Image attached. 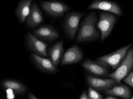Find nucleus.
Wrapping results in <instances>:
<instances>
[{
	"label": "nucleus",
	"mask_w": 133,
	"mask_h": 99,
	"mask_svg": "<svg viewBox=\"0 0 133 99\" xmlns=\"http://www.w3.org/2000/svg\"><path fill=\"white\" fill-rule=\"evenodd\" d=\"M97 20V18L94 13H90L85 17L78 32L77 42L90 41L98 38L99 33L95 28Z\"/></svg>",
	"instance_id": "obj_1"
},
{
	"label": "nucleus",
	"mask_w": 133,
	"mask_h": 99,
	"mask_svg": "<svg viewBox=\"0 0 133 99\" xmlns=\"http://www.w3.org/2000/svg\"><path fill=\"white\" fill-rule=\"evenodd\" d=\"M133 68V49H129L126 57L120 64L117 70L106 77H110L116 81L119 84L122 80L127 75Z\"/></svg>",
	"instance_id": "obj_2"
},
{
	"label": "nucleus",
	"mask_w": 133,
	"mask_h": 99,
	"mask_svg": "<svg viewBox=\"0 0 133 99\" xmlns=\"http://www.w3.org/2000/svg\"><path fill=\"white\" fill-rule=\"evenodd\" d=\"M132 45L130 44L112 53L102 56L98 59V61L110 66L113 70L117 69L125 58L127 50Z\"/></svg>",
	"instance_id": "obj_3"
},
{
	"label": "nucleus",
	"mask_w": 133,
	"mask_h": 99,
	"mask_svg": "<svg viewBox=\"0 0 133 99\" xmlns=\"http://www.w3.org/2000/svg\"><path fill=\"white\" fill-rule=\"evenodd\" d=\"M39 4L43 9L48 14L53 17H58L62 16L66 12L70 10L68 5L61 1H39Z\"/></svg>",
	"instance_id": "obj_4"
},
{
	"label": "nucleus",
	"mask_w": 133,
	"mask_h": 99,
	"mask_svg": "<svg viewBox=\"0 0 133 99\" xmlns=\"http://www.w3.org/2000/svg\"><path fill=\"white\" fill-rule=\"evenodd\" d=\"M100 19L96 24V27L101 33V41L104 40L110 34L115 22L116 18L110 13L102 12Z\"/></svg>",
	"instance_id": "obj_5"
},
{
	"label": "nucleus",
	"mask_w": 133,
	"mask_h": 99,
	"mask_svg": "<svg viewBox=\"0 0 133 99\" xmlns=\"http://www.w3.org/2000/svg\"><path fill=\"white\" fill-rule=\"evenodd\" d=\"M84 15L82 12H73L66 16L65 20V29L70 39L74 40L75 33L78 29L79 23L81 18Z\"/></svg>",
	"instance_id": "obj_6"
},
{
	"label": "nucleus",
	"mask_w": 133,
	"mask_h": 99,
	"mask_svg": "<svg viewBox=\"0 0 133 99\" xmlns=\"http://www.w3.org/2000/svg\"><path fill=\"white\" fill-rule=\"evenodd\" d=\"M108 65L100 62L88 59L84 62L82 66L86 70L94 75L105 77L109 74Z\"/></svg>",
	"instance_id": "obj_7"
},
{
	"label": "nucleus",
	"mask_w": 133,
	"mask_h": 99,
	"mask_svg": "<svg viewBox=\"0 0 133 99\" xmlns=\"http://www.w3.org/2000/svg\"><path fill=\"white\" fill-rule=\"evenodd\" d=\"M26 39L29 48L36 54L42 57H48L47 48L48 44L47 43L41 41L30 33L28 34Z\"/></svg>",
	"instance_id": "obj_8"
},
{
	"label": "nucleus",
	"mask_w": 133,
	"mask_h": 99,
	"mask_svg": "<svg viewBox=\"0 0 133 99\" xmlns=\"http://www.w3.org/2000/svg\"><path fill=\"white\" fill-rule=\"evenodd\" d=\"M87 80L89 87L97 91L108 90L117 84L116 81L112 78L99 79L88 75L87 77Z\"/></svg>",
	"instance_id": "obj_9"
},
{
	"label": "nucleus",
	"mask_w": 133,
	"mask_h": 99,
	"mask_svg": "<svg viewBox=\"0 0 133 99\" xmlns=\"http://www.w3.org/2000/svg\"><path fill=\"white\" fill-rule=\"evenodd\" d=\"M87 9L101 10L118 15H122L121 9L117 4L107 1H95L88 6Z\"/></svg>",
	"instance_id": "obj_10"
},
{
	"label": "nucleus",
	"mask_w": 133,
	"mask_h": 99,
	"mask_svg": "<svg viewBox=\"0 0 133 99\" xmlns=\"http://www.w3.org/2000/svg\"><path fill=\"white\" fill-rule=\"evenodd\" d=\"M34 35L43 41H54L59 36L56 30L50 25H44L36 29L34 32Z\"/></svg>",
	"instance_id": "obj_11"
},
{
	"label": "nucleus",
	"mask_w": 133,
	"mask_h": 99,
	"mask_svg": "<svg viewBox=\"0 0 133 99\" xmlns=\"http://www.w3.org/2000/svg\"><path fill=\"white\" fill-rule=\"evenodd\" d=\"M83 54L79 47L74 45L69 48L63 54L61 65L76 64L83 59Z\"/></svg>",
	"instance_id": "obj_12"
},
{
	"label": "nucleus",
	"mask_w": 133,
	"mask_h": 99,
	"mask_svg": "<svg viewBox=\"0 0 133 99\" xmlns=\"http://www.w3.org/2000/svg\"><path fill=\"white\" fill-rule=\"evenodd\" d=\"M44 21L42 13L38 4L34 2L31 4L30 13L26 19L27 24L30 27L34 28L38 26Z\"/></svg>",
	"instance_id": "obj_13"
},
{
	"label": "nucleus",
	"mask_w": 133,
	"mask_h": 99,
	"mask_svg": "<svg viewBox=\"0 0 133 99\" xmlns=\"http://www.w3.org/2000/svg\"><path fill=\"white\" fill-rule=\"evenodd\" d=\"M31 55L35 64L41 70L53 74L58 72L56 67L53 64L49 59L42 58L35 54H32Z\"/></svg>",
	"instance_id": "obj_14"
},
{
	"label": "nucleus",
	"mask_w": 133,
	"mask_h": 99,
	"mask_svg": "<svg viewBox=\"0 0 133 99\" xmlns=\"http://www.w3.org/2000/svg\"><path fill=\"white\" fill-rule=\"evenodd\" d=\"M63 45V41H60L50 48L48 51L49 59L56 67L59 65L64 52Z\"/></svg>",
	"instance_id": "obj_15"
},
{
	"label": "nucleus",
	"mask_w": 133,
	"mask_h": 99,
	"mask_svg": "<svg viewBox=\"0 0 133 99\" xmlns=\"http://www.w3.org/2000/svg\"><path fill=\"white\" fill-rule=\"evenodd\" d=\"M32 0H23L18 4L15 12L16 16L21 23L25 21L30 13Z\"/></svg>",
	"instance_id": "obj_16"
},
{
	"label": "nucleus",
	"mask_w": 133,
	"mask_h": 99,
	"mask_svg": "<svg viewBox=\"0 0 133 99\" xmlns=\"http://www.w3.org/2000/svg\"><path fill=\"white\" fill-rule=\"evenodd\" d=\"M118 85L111 89L106 90L104 92L106 94L120 97L125 99H130L131 93L130 88L122 83Z\"/></svg>",
	"instance_id": "obj_17"
},
{
	"label": "nucleus",
	"mask_w": 133,
	"mask_h": 99,
	"mask_svg": "<svg viewBox=\"0 0 133 99\" xmlns=\"http://www.w3.org/2000/svg\"><path fill=\"white\" fill-rule=\"evenodd\" d=\"M2 86L5 89H12L15 93L18 95L24 94L26 91V87L22 82L14 80H5L2 82Z\"/></svg>",
	"instance_id": "obj_18"
},
{
	"label": "nucleus",
	"mask_w": 133,
	"mask_h": 99,
	"mask_svg": "<svg viewBox=\"0 0 133 99\" xmlns=\"http://www.w3.org/2000/svg\"><path fill=\"white\" fill-rule=\"evenodd\" d=\"M88 98L89 99H103L102 96L96 90L89 87L88 88Z\"/></svg>",
	"instance_id": "obj_19"
},
{
	"label": "nucleus",
	"mask_w": 133,
	"mask_h": 99,
	"mask_svg": "<svg viewBox=\"0 0 133 99\" xmlns=\"http://www.w3.org/2000/svg\"><path fill=\"white\" fill-rule=\"evenodd\" d=\"M123 81L133 88V71L131 72L129 75L123 80Z\"/></svg>",
	"instance_id": "obj_20"
},
{
	"label": "nucleus",
	"mask_w": 133,
	"mask_h": 99,
	"mask_svg": "<svg viewBox=\"0 0 133 99\" xmlns=\"http://www.w3.org/2000/svg\"><path fill=\"white\" fill-rule=\"evenodd\" d=\"M6 92L7 93V97L8 99H13L15 98V94L14 92L12 89L8 88L6 90Z\"/></svg>",
	"instance_id": "obj_21"
},
{
	"label": "nucleus",
	"mask_w": 133,
	"mask_h": 99,
	"mask_svg": "<svg viewBox=\"0 0 133 99\" xmlns=\"http://www.w3.org/2000/svg\"><path fill=\"white\" fill-rule=\"evenodd\" d=\"M79 99H89L87 94L86 92H83Z\"/></svg>",
	"instance_id": "obj_22"
},
{
	"label": "nucleus",
	"mask_w": 133,
	"mask_h": 99,
	"mask_svg": "<svg viewBox=\"0 0 133 99\" xmlns=\"http://www.w3.org/2000/svg\"><path fill=\"white\" fill-rule=\"evenodd\" d=\"M28 96L29 99H38L31 92H30L28 94Z\"/></svg>",
	"instance_id": "obj_23"
},
{
	"label": "nucleus",
	"mask_w": 133,
	"mask_h": 99,
	"mask_svg": "<svg viewBox=\"0 0 133 99\" xmlns=\"http://www.w3.org/2000/svg\"><path fill=\"white\" fill-rule=\"evenodd\" d=\"M105 99H118L116 97H115L112 96H108L106 97Z\"/></svg>",
	"instance_id": "obj_24"
},
{
	"label": "nucleus",
	"mask_w": 133,
	"mask_h": 99,
	"mask_svg": "<svg viewBox=\"0 0 133 99\" xmlns=\"http://www.w3.org/2000/svg\"><path fill=\"white\" fill-rule=\"evenodd\" d=\"M131 99H133V96L132 97V98H131Z\"/></svg>",
	"instance_id": "obj_25"
}]
</instances>
